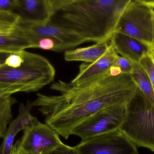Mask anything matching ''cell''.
<instances>
[{
	"mask_svg": "<svg viewBox=\"0 0 154 154\" xmlns=\"http://www.w3.org/2000/svg\"><path fill=\"white\" fill-rule=\"evenodd\" d=\"M51 89L60 94L38 93L32 105L39 107L45 116V124L66 139L79 124L101 109L114 105H127L138 90L131 75L112 76L109 70L78 86L58 80Z\"/></svg>",
	"mask_w": 154,
	"mask_h": 154,
	"instance_id": "obj_1",
	"label": "cell"
},
{
	"mask_svg": "<svg viewBox=\"0 0 154 154\" xmlns=\"http://www.w3.org/2000/svg\"><path fill=\"white\" fill-rule=\"evenodd\" d=\"M130 0H51L49 23L75 33L88 42L109 41Z\"/></svg>",
	"mask_w": 154,
	"mask_h": 154,
	"instance_id": "obj_2",
	"label": "cell"
},
{
	"mask_svg": "<svg viewBox=\"0 0 154 154\" xmlns=\"http://www.w3.org/2000/svg\"><path fill=\"white\" fill-rule=\"evenodd\" d=\"M23 61L20 67L0 66V95L35 92L53 82L56 70L49 61L39 54L21 51Z\"/></svg>",
	"mask_w": 154,
	"mask_h": 154,
	"instance_id": "obj_3",
	"label": "cell"
},
{
	"mask_svg": "<svg viewBox=\"0 0 154 154\" xmlns=\"http://www.w3.org/2000/svg\"><path fill=\"white\" fill-rule=\"evenodd\" d=\"M119 130L134 144L154 152V105L139 89L127 105Z\"/></svg>",
	"mask_w": 154,
	"mask_h": 154,
	"instance_id": "obj_4",
	"label": "cell"
},
{
	"mask_svg": "<svg viewBox=\"0 0 154 154\" xmlns=\"http://www.w3.org/2000/svg\"><path fill=\"white\" fill-rule=\"evenodd\" d=\"M153 10L141 0H130L120 17L116 32L137 39L151 48Z\"/></svg>",
	"mask_w": 154,
	"mask_h": 154,
	"instance_id": "obj_5",
	"label": "cell"
},
{
	"mask_svg": "<svg viewBox=\"0 0 154 154\" xmlns=\"http://www.w3.org/2000/svg\"><path fill=\"white\" fill-rule=\"evenodd\" d=\"M127 105H114L101 109L77 125L71 135L84 141L119 129L125 120Z\"/></svg>",
	"mask_w": 154,
	"mask_h": 154,
	"instance_id": "obj_6",
	"label": "cell"
},
{
	"mask_svg": "<svg viewBox=\"0 0 154 154\" xmlns=\"http://www.w3.org/2000/svg\"><path fill=\"white\" fill-rule=\"evenodd\" d=\"M79 154H138L135 144L119 129L82 141Z\"/></svg>",
	"mask_w": 154,
	"mask_h": 154,
	"instance_id": "obj_7",
	"label": "cell"
},
{
	"mask_svg": "<svg viewBox=\"0 0 154 154\" xmlns=\"http://www.w3.org/2000/svg\"><path fill=\"white\" fill-rule=\"evenodd\" d=\"M23 131L22 137L17 140L19 145L32 154H45L63 143L57 132L36 117Z\"/></svg>",
	"mask_w": 154,
	"mask_h": 154,
	"instance_id": "obj_8",
	"label": "cell"
},
{
	"mask_svg": "<svg viewBox=\"0 0 154 154\" xmlns=\"http://www.w3.org/2000/svg\"><path fill=\"white\" fill-rule=\"evenodd\" d=\"M14 12L19 21L37 24L48 23L52 15L51 0H14Z\"/></svg>",
	"mask_w": 154,
	"mask_h": 154,
	"instance_id": "obj_9",
	"label": "cell"
},
{
	"mask_svg": "<svg viewBox=\"0 0 154 154\" xmlns=\"http://www.w3.org/2000/svg\"><path fill=\"white\" fill-rule=\"evenodd\" d=\"M119 56L110 42L107 50L100 58L93 63L84 62L80 65L79 73L69 84L72 86H79L104 75L109 71Z\"/></svg>",
	"mask_w": 154,
	"mask_h": 154,
	"instance_id": "obj_10",
	"label": "cell"
},
{
	"mask_svg": "<svg viewBox=\"0 0 154 154\" xmlns=\"http://www.w3.org/2000/svg\"><path fill=\"white\" fill-rule=\"evenodd\" d=\"M18 25L28 33L58 40L71 49L88 42L86 39L75 33L49 23L45 24H37L19 21Z\"/></svg>",
	"mask_w": 154,
	"mask_h": 154,
	"instance_id": "obj_11",
	"label": "cell"
},
{
	"mask_svg": "<svg viewBox=\"0 0 154 154\" xmlns=\"http://www.w3.org/2000/svg\"><path fill=\"white\" fill-rule=\"evenodd\" d=\"M110 41L118 54L135 64H139L151 50V48L142 42L118 32L112 34Z\"/></svg>",
	"mask_w": 154,
	"mask_h": 154,
	"instance_id": "obj_12",
	"label": "cell"
},
{
	"mask_svg": "<svg viewBox=\"0 0 154 154\" xmlns=\"http://www.w3.org/2000/svg\"><path fill=\"white\" fill-rule=\"evenodd\" d=\"M33 106L32 102L27 101L26 105L20 104L18 116L9 124L0 146V154H11L14 139L20 131L29 124L35 117L30 111Z\"/></svg>",
	"mask_w": 154,
	"mask_h": 154,
	"instance_id": "obj_13",
	"label": "cell"
},
{
	"mask_svg": "<svg viewBox=\"0 0 154 154\" xmlns=\"http://www.w3.org/2000/svg\"><path fill=\"white\" fill-rule=\"evenodd\" d=\"M29 48H33L32 43L18 24L11 33L0 34V53H18Z\"/></svg>",
	"mask_w": 154,
	"mask_h": 154,
	"instance_id": "obj_14",
	"label": "cell"
},
{
	"mask_svg": "<svg viewBox=\"0 0 154 154\" xmlns=\"http://www.w3.org/2000/svg\"><path fill=\"white\" fill-rule=\"evenodd\" d=\"M108 42V41H105L88 47L66 51L64 54L65 60L93 63L100 58L107 51L109 45Z\"/></svg>",
	"mask_w": 154,
	"mask_h": 154,
	"instance_id": "obj_15",
	"label": "cell"
},
{
	"mask_svg": "<svg viewBox=\"0 0 154 154\" xmlns=\"http://www.w3.org/2000/svg\"><path fill=\"white\" fill-rule=\"evenodd\" d=\"M134 64L131 77L144 96L154 105V91L152 82L146 72L139 64Z\"/></svg>",
	"mask_w": 154,
	"mask_h": 154,
	"instance_id": "obj_16",
	"label": "cell"
},
{
	"mask_svg": "<svg viewBox=\"0 0 154 154\" xmlns=\"http://www.w3.org/2000/svg\"><path fill=\"white\" fill-rule=\"evenodd\" d=\"M17 102L12 96L0 95V138H3L8 125L12 121V108Z\"/></svg>",
	"mask_w": 154,
	"mask_h": 154,
	"instance_id": "obj_17",
	"label": "cell"
},
{
	"mask_svg": "<svg viewBox=\"0 0 154 154\" xmlns=\"http://www.w3.org/2000/svg\"><path fill=\"white\" fill-rule=\"evenodd\" d=\"M20 17L13 12L0 11V34L11 33L16 28Z\"/></svg>",
	"mask_w": 154,
	"mask_h": 154,
	"instance_id": "obj_18",
	"label": "cell"
},
{
	"mask_svg": "<svg viewBox=\"0 0 154 154\" xmlns=\"http://www.w3.org/2000/svg\"><path fill=\"white\" fill-rule=\"evenodd\" d=\"M149 77L154 91V62L150 54L144 57L139 63Z\"/></svg>",
	"mask_w": 154,
	"mask_h": 154,
	"instance_id": "obj_19",
	"label": "cell"
},
{
	"mask_svg": "<svg viewBox=\"0 0 154 154\" xmlns=\"http://www.w3.org/2000/svg\"><path fill=\"white\" fill-rule=\"evenodd\" d=\"M113 66L118 68L121 74L130 75L133 71L134 64L127 59L119 56Z\"/></svg>",
	"mask_w": 154,
	"mask_h": 154,
	"instance_id": "obj_20",
	"label": "cell"
},
{
	"mask_svg": "<svg viewBox=\"0 0 154 154\" xmlns=\"http://www.w3.org/2000/svg\"><path fill=\"white\" fill-rule=\"evenodd\" d=\"M45 154H79L76 146L72 147L61 144Z\"/></svg>",
	"mask_w": 154,
	"mask_h": 154,
	"instance_id": "obj_21",
	"label": "cell"
},
{
	"mask_svg": "<svg viewBox=\"0 0 154 154\" xmlns=\"http://www.w3.org/2000/svg\"><path fill=\"white\" fill-rule=\"evenodd\" d=\"M20 52L18 53L10 54L5 60L4 64L11 68L20 67L23 61V58Z\"/></svg>",
	"mask_w": 154,
	"mask_h": 154,
	"instance_id": "obj_22",
	"label": "cell"
},
{
	"mask_svg": "<svg viewBox=\"0 0 154 154\" xmlns=\"http://www.w3.org/2000/svg\"><path fill=\"white\" fill-rule=\"evenodd\" d=\"M14 0H0V11L14 12Z\"/></svg>",
	"mask_w": 154,
	"mask_h": 154,
	"instance_id": "obj_23",
	"label": "cell"
},
{
	"mask_svg": "<svg viewBox=\"0 0 154 154\" xmlns=\"http://www.w3.org/2000/svg\"><path fill=\"white\" fill-rule=\"evenodd\" d=\"M11 154H32L26 151L23 150L19 145L18 141L14 144L12 150Z\"/></svg>",
	"mask_w": 154,
	"mask_h": 154,
	"instance_id": "obj_24",
	"label": "cell"
},
{
	"mask_svg": "<svg viewBox=\"0 0 154 154\" xmlns=\"http://www.w3.org/2000/svg\"><path fill=\"white\" fill-rule=\"evenodd\" d=\"M152 42L151 43V49L154 50V10L152 11Z\"/></svg>",
	"mask_w": 154,
	"mask_h": 154,
	"instance_id": "obj_25",
	"label": "cell"
},
{
	"mask_svg": "<svg viewBox=\"0 0 154 154\" xmlns=\"http://www.w3.org/2000/svg\"><path fill=\"white\" fill-rule=\"evenodd\" d=\"M10 54L7 53H0V66L5 63V60Z\"/></svg>",
	"mask_w": 154,
	"mask_h": 154,
	"instance_id": "obj_26",
	"label": "cell"
},
{
	"mask_svg": "<svg viewBox=\"0 0 154 154\" xmlns=\"http://www.w3.org/2000/svg\"><path fill=\"white\" fill-rule=\"evenodd\" d=\"M150 56H151V58L152 59L153 61L154 62V50L152 49H151V50H150V53H149Z\"/></svg>",
	"mask_w": 154,
	"mask_h": 154,
	"instance_id": "obj_27",
	"label": "cell"
}]
</instances>
